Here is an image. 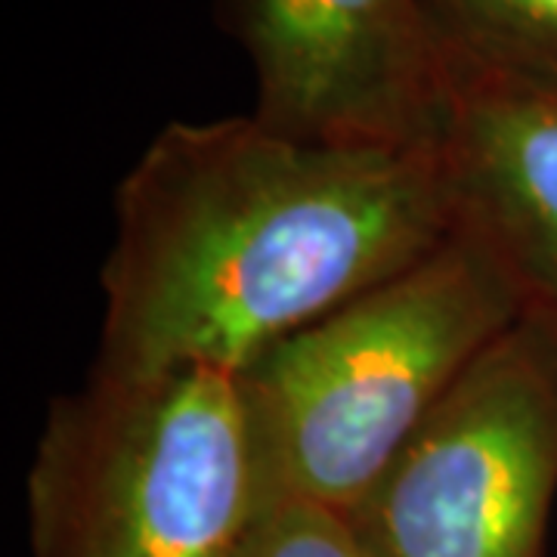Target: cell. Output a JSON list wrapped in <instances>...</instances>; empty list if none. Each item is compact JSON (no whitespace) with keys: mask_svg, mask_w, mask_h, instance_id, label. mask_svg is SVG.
Instances as JSON below:
<instances>
[{"mask_svg":"<svg viewBox=\"0 0 557 557\" xmlns=\"http://www.w3.org/2000/svg\"><path fill=\"white\" fill-rule=\"evenodd\" d=\"M260 508L239 379L199 366L90 369L28 471L32 557H226Z\"/></svg>","mask_w":557,"mask_h":557,"instance_id":"obj_3","label":"cell"},{"mask_svg":"<svg viewBox=\"0 0 557 557\" xmlns=\"http://www.w3.org/2000/svg\"><path fill=\"white\" fill-rule=\"evenodd\" d=\"M255 119L329 146L437 149L453 75L428 0H230Z\"/></svg>","mask_w":557,"mask_h":557,"instance_id":"obj_5","label":"cell"},{"mask_svg":"<svg viewBox=\"0 0 557 557\" xmlns=\"http://www.w3.org/2000/svg\"><path fill=\"white\" fill-rule=\"evenodd\" d=\"M449 75L437 156L456 226L493 255L520 319L557 341V97Z\"/></svg>","mask_w":557,"mask_h":557,"instance_id":"obj_6","label":"cell"},{"mask_svg":"<svg viewBox=\"0 0 557 557\" xmlns=\"http://www.w3.org/2000/svg\"><path fill=\"white\" fill-rule=\"evenodd\" d=\"M557 341L518 319L344 515L359 557H545Z\"/></svg>","mask_w":557,"mask_h":557,"instance_id":"obj_4","label":"cell"},{"mask_svg":"<svg viewBox=\"0 0 557 557\" xmlns=\"http://www.w3.org/2000/svg\"><path fill=\"white\" fill-rule=\"evenodd\" d=\"M226 557H359L341 515L310 502H270Z\"/></svg>","mask_w":557,"mask_h":557,"instance_id":"obj_8","label":"cell"},{"mask_svg":"<svg viewBox=\"0 0 557 557\" xmlns=\"http://www.w3.org/2000/svg\"><path fill=\"white\" fill-rule=\"evenodd\" d=\"M456 233L437 149L171 121L115 193L94 369L239 375Z\"/></svg>","mask_w":557,"mask_h":557,"instance_id":"obj_1","label":"cell"},{"mask_svg":"<svg viewBox=\"0 0 557 557\" xmlns=\"http://www.w3.org/2000/svg\"><path fill=\"white\" fill-rule=\"evenodd\" d=\"M520 319L493 255L458 230L242 369L260 502L347 515L474 359Z\"/></svg>","mask_w":557,"mask_h":557,"instance_id":"obj_2","label":"cell"},{"mask_svg":"<svg viewBox=\"0 0 557 557\" xmlns=\"http://www.w3.org/2000/svg\"><path fill=\"white\" fill-rule=\"evenodd\" d=\"M449 69L557 97V0H428Z\"/></svg>","mask_w":557,"mask_h":557,"instance_id":"obj_7","label":"cell"}]
</instances>
